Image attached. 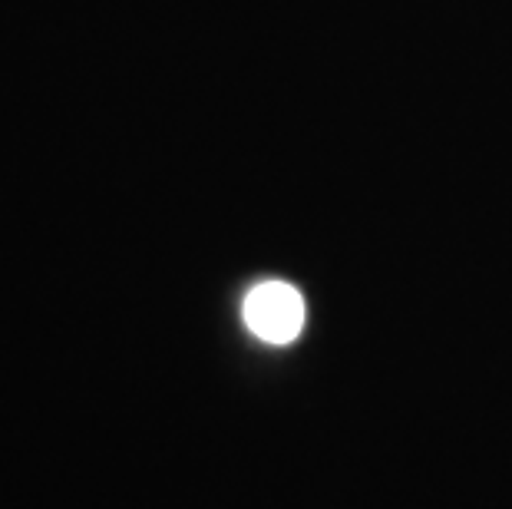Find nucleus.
Here are the masks:
<instances>
[{
    "mask_svg": "<svg viewBox=\"0 0 512 509\" xmlns=\"http://www.w3.org/2000/svg\"><path fill=\"white\" fill-rule=\"evenodd\" d=\"M242 318L265 344H291L304 331V298L288 281H261L245 295Z\"/></svg>",
    "mask_w": 512,
    "mask_h": 509,
    "instance_id": "1",
    "label": "nucleus"
}]
</instances>
